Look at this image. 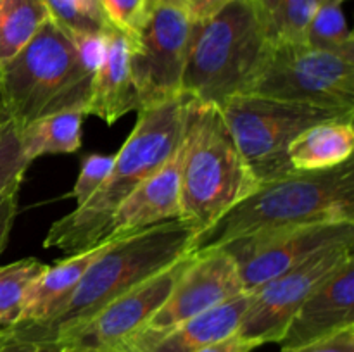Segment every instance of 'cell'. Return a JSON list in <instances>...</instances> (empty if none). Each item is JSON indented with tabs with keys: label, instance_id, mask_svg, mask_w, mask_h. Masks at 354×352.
<instances>
[{
	"label": "cell",
	"instance_id": "obj_38",
	"mask_svg": "<svg viewBox=\"0 0 354 352\" xmlns=\"http://www.w3.org/2000/svg\"><path fill=\"white\" fill-rule=\"evenodd\" d=\"M0 117H2V116H0Z\"/></svg>",
	"mask_w": 354,
	"mask_h": 352
},
{
	"label": "cell",
	"instance_id": "obj_35",
	"mask_svg": "<svg viewBox=\"0 0 354 352\" xmlns=\"http://www.w3.org/2000/svg\"><path fill=\"white\" fill-rule=\"evenodd\" d=\"M3 126H6V121L0 117V137H2V131H3Z\"/></svg>",
	"mask_w": 354,
	"mask_h": 352
},
{
	"label": "cell",
	"instance_id": "obj_36",
	"mask_svg": "<svg viewBox=\"0 0 354 352\" xmlns=\"http://www.w3.org/2000/svg\"><path fill=\"white\" fill-rule=\"evenodd\" d=\"M9 328H10V326H0V335H2V333H6V331L9 330Z\"/></svg>",
	"mask_w": 354,
	"mask_h": 352
},
{
	"label": "cell",
	"instance_id": "obj_15",
	"mask_svg": "<svg viewBox=\"0 0 354 352\" xmlns=\"http://www.w3.org/2000/svg\"><path fill=\"white\" fill-rule=\"evenodd\" d=\"M249 302L251 292H244L168 330L133 331L109 349L114 352H197L235 333Z\"/></svg>",
	"mask_w": 354,
	"mask_h": 352
},
{
	"label": "cell",
	"instance_id": "obj_1",
	"mask_svg": "<svg viewBox=\"0 0 354 352\" xmlns=\"http://www.w3.org/2000/svg\"><path fill=\"white\" fill-rule=\"evenodd\" d=\"M183 95L161 106L138 109L137 123L116 155L111 173L83 206L55 221L44 240L45 248L68 254L86 251L106 240L118 207L144 179L175 152L185 121Z\"/></svg>",
	"mask_w": 354,
	"mask_h": 352
},
{
	"label": "cell",
	"instance_id": "obj_37",
	"mask_svg": "<svg viewBox=\"0 0 354 352\" xmlns=\"http://www.w3.org/2000/svg\"><path fill=\"white\" fill-rule=\"evenodd\" d=\"M320 2H325V0H318V3H320Z\"/></svg>",
	"mask_w": 354,
	"mask_h": 352
},
{
	"label": "cell",
	"instance_id": "obj_28",
	"mask_svg": "<svg viewBox=\"0 0 354 352\" xmlns=\"http://www.w3.org/2000/svg\"><path fill=\"white\" fill-rule=\"evenodd\" d=\"M113 164L114 155L109 154H88L83 159L78 179L73 186V192L69 193V197L76 200V207L83 206L97 192L111 173Z\"/></svg>",
	"mask_w": 354,
	"mask_h": 352
},
{
	"label": "cell",
	"instance_id": "obj_27",
	"mask_svg": "<svg viewBox=\"0 0 354 352\" xmlns=\"http://www.w3.org/2000/svg\"><path fill=\"white\" fill-rule=\"evenodd\" d=\"M30 164L31 162L24 157L21 148L17 130L6 121L0 137V192L16 179L24 178V173Z\"/></svg>",
	"mask_w": 354,
	"mask_h": 352
},
{
	"label": "cell",
	"instance_id": "obj_6",
	"mask_svg": "<svg viewBox=\"0 0 354 352\" xmlns=\"http://www.w3.org/2000/svg\"><path fill=\"white\" fill-rule=\"evenodd\" d=\"M268 48L252 0H232L207 19L192 23L182 95L220 106L245 93Z\"/></svg>",
	"mask_w": 354,
	"mask_h": 352
},
{
	"label": "cell",
	"instance_id": "obj_24",
	"mask_svg": "<svg viewBox=\"0 0 354 352\" xmlns=\"http://www.w3.org/2000/svg\"><path fill=\"white\" fill-rule=\"evenodd\" d=\"M47 264L33 257L0 266V326L19 323L24 299Z\"/></svg>",
	"mask_w": 354,
	"mask_h": 352
},
{
	"label": "cell",
	"instance_id": "obj_11",
	"mask_svg": "<svg viewBox=\"0 0 354 352\" xmlns=\"http://www.w3.org/2000/svg\"><path fill=\"white\" fill-rule=\"evenodd\" d=\"M353 255L354 244L334 245L251 290V302L242 314L237 333L259 345L279 344L301 304Z\"/></svg>",
	"mask_w": 354,
	"mask_h": 352
},
{
	"label": "cell",
	"instance_id": "obj_33",
	"mask_svg": "<svg viewBox=\"0 0 354 352\" xmlns=\"http://www.w3.org/2000/svg\"><path fill=\"white\" fill-rule=\"evenodd\" d=\"M256 347H259V344H256L254 340H248V338L241 337L235 331V333L228 335V337L220 338V340L199 349L197 352H252Z\"/></svg>",
	"mask_w": 354,
	"mask_h": 352
},
{
	"label": "cell",
	"instance_id": "obj_26",
	"mask_svg": "<svg viewBox=\"0 0 354 352\" xmlns=\"http://www.w3.org/2000/svg\"><path fill=\"white\" fill-rule=\"evenodd\" d=\"M100 9L111 28L121 31L133 41L147 21V0H99Z\"/></svg>",
	"mask_w": 354,
	"mask_h": 352
},
{
	"label": "cell",
	"instance_id": "obj_29",
	"mask_svg": "<svg viewBox=\"0 0 354 352\" xmlns=\"http://www.w3.org/2000/svg\"><path fill=\"white\" fill-rule=\"evenodd\" d=\"M0 352H68L52 338H41L14 324L0 335Z\"/></svg>",
	"mask_w": 354,
	"mask_h": 352
},
{
	"label": "cell",
	"instance_id": "obj_17",
	"mask_svg": "<svg viewBox=\"0 0 354 352\" xmlns=\"http://www.w3.org/2000/svg\"><path fill=\"white\" fill-rule=\"evenodd\" d=\"M130 38L109 28L102 61L93 76L86 116H97L114 124L130 110L140 109L130 69Z\"/></svg>",
	"mask_w": 354,
	"mask_h": 352
},
{
	"label": "cell",
	"instance_id": "obj_14",
	"mask_svg": "<svg viewBox=\"0 0 354 352\" xmlns=\"http://www.w3.org/2000/svg\"><path fill=\"white\" fill-rule=\"evenodd\" d=\"M349 326H354V255L301 304L279 344L299 347Z\"/></svg>",
	"mask_w": 354,
	"mask_h": 352
},
{
	"label": "cell",
	"instance_id": "obj_18",
	"mask_svg": "<svg viewBox=\"0 0 354 352\" xmlns=\"http://www.w3.org/2000/svg\"><path fill=\"white\" fill-rule=\"evenodd\" d=\"M113 240L114 237L106 238L95 247L71 254L54 266H47L28 290L17 324H41L57 316L71 299L88 266L113 244Z\"/></svg>",
	"mask_w": 354,
	"mask_h": 352
},
{
	"label": "cell",
	"instance_id": "obj_20",
	"mask_svg": "<svg viewBox=\"0 0 354 352\" xmlns=\"http://www.w3.org/2000/svg\"><path fill=\"white\" fill-rule=\"evenodd\" d=\"M83 110H62L38 117L17 130L24 157L33 162L48 154H73L82 147Z\"/></svg>",
	"mask_w": 354,
	"mask_h": 352
},
{
	"label": "cell",
	"instance_id": "obj_32",
	"mask_svg": "<svg viewBox=\"0 0 354 352\" xmlns=\"http://www.w3.org/2000/svg\"><path fill=\"white\" fill-rule=\"evenodd\" d=\"M280 352H354V326L299 347H282Z\"/></svg>",
	"mask_w": 354,
	"mask_h": 352
},
{
	"label": "cell",
	"instance_id": "obj_2",
	"mask_svg": "<svg viewBox=\"0 0 354 352\" xmlns=\"http://www.w3.org/2000/svg\"><path fill=\"white\" fill-rule=\"evenodd\" d=\"M354 221V162L292 175L259 185L194 238L192 251L220 247L244 235L313 223Z\"/></svg>",
	"mask_w": 354,
	"mask_h": 352
},
{
	"label": "cell",
	"instance_id": "obj_16",
	"mask_svg": "<svg viewBox=\"0 0 354 352\" xmlns=\"http://www.w3.org/2000/svg\"><path fill=\"white\" fill-rule=\"evenodd\" d=\"M183 162V135L168 161L138 185L118 207L107 238L133 233L169 219H180V178Z\"/></svg>",
	"mask_w": 354,
	"mask_h": 352
},
{
	"label": "cell",
	"instance_id": "obj_25",
	"mask_svg": "<svg viewBox=\"0 0 354 352\" xmlns=\"http://www.w3.org/2000/svg\"><path fill=\"white\" fill-rule=\"evenodd\" d=\"M50 19L68 33H102L109 30L99 0H44Z\"/></svg>",
	"mask_w": 354,
	"mask_h": 352
},
{
	"label": "cell",
	"instance_id": "obj_34",
	"mask_svg": "<svg viewBox=\"0 0 354 352\" xmlns=\"http://www.w3.org/2000/svg\"><path fill=\"white\" fill-rule=\"evenodd\" d=\"M68 349V352H114L111 349H97V347H69V345H64Z\"/></svg>",
	"mask_w": 354,
	"mask_h": 352
},
{
	"label": "cell",
	"instance_id": "obj_10",
	"mask_svg": "<svg viewBox=\"0 0 354 352\" xmlns=\"http://www.w3.org/2000/svg\"><path fill=\"white\" fill-rule=\"evenodd\" d=\"M354 244V221L263 230L220 245L237 266L245 292L303 264L328 247Z\"/></svg>",
	"mask_w": 354,
	"mask_h": 352
},
{
	"label": "cell",
	"instance_id": "obj_8",
	"mask_svg": "<svg viewBox=\"0 0 354 352\" xmlns=\"http://www.w3.org/2000/svg\"><path fill=\"white\" fill-rule=\"evenodd\" d=\"M245 93L354 110V57L308 43H268Z\"/></svg>",
	"mask_w": 354,
	"mask_h": 352
},
{
	"label": "cell",
	"instance_id": "obj_31",
	"mask_svg": "<svg viewBox=\"0 0 354 352\" xmlns=\"http://www.w3.org/2000/svg\"><path fill=\"white\" fill-rule=\"evenodd\" d=\"M21 183H23V178L12 182L0 192V255L6 251L7 240H9L14 219H16Z\"/></svg>",
	"mask_w": 354,
	"mask_h": 352
},
{
	"label": "cell",
	"instance_id": "obj_12",
	"mask_svg": "<svg viewBox=\"0 0 354 352\" xmlns=\"http://www.w3.org/2000/svg\"><path fill=\"white\" fill-rule=\"evenodd\" d=\"M190 257L192 252L121 293L88 320L55 333L52 340L69 347H113L124 337L140 330L158 313L189 264Z\"/></svg>",
	"mask_w": 354,
	"mask_h": 352
},
{
	"label": "cell",
	"instance_id": "obj_22",
	"mask_svg": "<svg viewBox=\"0 0 354 352\" xmlns=\"http://www.w3.org/2000/svg\"><path fill=\"white\" fill-rule=\"evenodd\" d=\"M50 19L44 0H0V68Z\"/></svg>",
	"mask_w": 354,
	"mask_h": 352
},
{
	"label": "cell",
	"instance_id": "obj_21",
	"mask_svg": "<svg viewBox=\"0 0 354 352\" xmlns=\"http://www.w3.org/2000/svg\"><path fill=\"white\" fill-rule=\"evenodd\" d=\"M268 43H304L318 0H252Z\"/></svg>",
	"mask_w": 354,
	"mask_h": 352
},
{
	"label": "cell",
	"instance_id": "obj_5",
	"mask_svg": "<svg viewBox=\"0 0 354 352\" xmlns=\"http://www.w3.org/2000/svg\"><path fill=\"white\" fill-rule=\"evenodd\" d=\"M194 233L182 219L114 237L113 244L88 266L61 313L41 324H17L41 338L88 320L106 304L156 273L190 254Z\"/></svg>",
	"mask_w": 354,
	"mask_h": 352
},
{
	"label": "cell",
	"instance_id": "obj_9",
	"mask_svg": "<svg viewBox=\"0 0 354 352\" xmlns=\"http://www.w3.org/2000/svg\"><path fill=\"white\" fill-rule=\"evenodd\" d=\"M192 21L183 10L159 3L130 41V69L140 109L182 95Z\"/></svg>",
	"mask_w": 354,
	"mask_h": 352
},
{
	"label": "cell",
	"instance_id": "obj_13",
	"mask_svg": "<svg viewBox=\"0 0 354 352\" xmlns=\"http://www.w3.org/2000/svg\"><path fill=\"white\" fill-rule=\"evenodd\" d=\"M244 292L237 266L223 247L196 251L166 302L140 330H168Z\"/></svg>",
	"mask_w": 354,
	"mask_h": 352
},
{
	"label": "cell",
	"instance_id": "obj_7",
	"mask_svg": "<svg viewBox=\"0 0 354 352\" xmlns=\"http://www.w3.org/2000/svg\"><path fill=\"white\" fill-rule=\"evenodd\" d=\"M228 130L258 186L292 175L289 147L310 126L354 117V110L327 109L239 93L220 104Z\"/></svg>",
	"mask_w": 354,
	"mask_h": 352
},
{
	"label": "cell",
	"instance_id": "obj_23",
	"mask_svg": "<svg viewBox=\"0 0 354 352\" xmlns=\"http://www.w3.org/2000/svg\"><path fill=\"white\" fill-rule=\"evenodd\" d=\"M346 0H325L318 3L310 24H308L304 43L320 50L354 57V37L346 21Z\"/></svg>",
	"mask_w": 354,
	"mask_h": 352
},
{
	"label": "cell",
	"instance_id": "obj_19",
	"mask_svg": "<svg viewBox=\"0 0 354 352\" xmlns=\"http://www.w3.org/2000/svg\"><path fill=\"white\" fill-rule=\"evenodd\" d=\"M353 121L354 117L325 121L297 135L289 147L292 168L296 171H320L353 159Z\"/></svg>",
	"mask_w": 354,
	"mask_h": 352
},
{
	"label": "cell",
	"instance_id": "obj_30",
	"mask_svg": "<svg viewBox=\"0 0 354 352\" xmlns=\"http://www.w3.org/2000/svg\"><path fill=\"white\" fill-rule=\"evenodd\" d=\"M228 2L232 0H147L149 10H154L156 6L159 3H166V6H173L176 9L183 10L187 16L190 17L192 23H199V21L207 19V17L214 16L220 9H223Z\"/></svg>",
	"mask_w": 354,
	"mask_h": 352
},
{
	"label": "cell",
	"instance_id": "obj_3",
	"mask_svg": "<svg viewBox=\"0 0 354 352\" xmlns=\"http://www.w3.org/2000/svg\"><path fill=\"white\" fill-rule=\"evenodd\" d=\"M183 162L180 219L194 238L258 188L220 107L183 95Z\"/></svg>",
	"mask_w": 354,
	"mask_h": 352
},
{
	"label": "cell",
	"instance_id": "obj_4",
	"mask_svg": "<svg viewBox=\"0 0 354 352\" xmlns=\"http://www.w3.org/2000/svg\"><path fill=\"white\" fill-rule=\"evenodd\" d=\"M93 76L80 59L71 35L52 19L0 68V116L21 130L38 117L83 110Z\"/></svg>",
	"mask_w": 354,
	"mask_h": 352
}]
</instances>
